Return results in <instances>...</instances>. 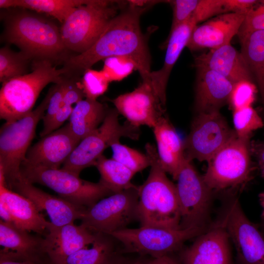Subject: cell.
Here are the masks:
<instances>
[{
    "instance_id": "obj_19",
    "label": "cell",
    "mask_w": 264,
    "mask_h": 264,
    "mask_svg": "<svg viewBox=\"0 0 264 264\" xmlns=\"http://www.w3.org/2000/svg\"><path fill=\"white\" fill-rule=\"evenodd\" d=\"M8 188L31 200L38 210L45 211L51 223L61 226L81 220L87 208L80 207L36 187L22 175Z\"/></svg>"
},
{
    "instance_id": "obj_23",
    "label": "cell",
    "mask_w": 264,
    "mask_h": 264,
    "mask_svg": "<svg viewBox=\"0 0 264 264\" xmlns=\"http://www.w3.org/2000/svg\"><path fill=\"white\" fill-rule=\"evenodd\" d=\"M196 25L197 23L191 16L170 32L163 66L158 70L151 72V86L164 107L166 102V88L170 73L183 49L187 46Z\"/></svg>"
},
{
    "instance_id": "obj_35",
    "label": "cell",
    "mask_w": 264,
    "mask_h": 264,
    "mask_svg": "<svg viewBox=\"0 0 264 264\" xmlns=\"http://www.w3.org/2000/svg\"><path fill=\"white\" fill-rule=\"evenodd\" d=\"M81 82L85 97L97 100L106 91L110 81L102 70L89 68L83 73Z\"/></svg>"
},
{
    "instance_id": "obj_11",
    "label": "cell",
    "mask_w": 264,
    "mask_h": 264,
    "mask_svg": "<svg viewBox=\"0 0 264 264\" xmlns=\"http://www.w3.org/2000/svg\"><path fill=\"white\" fill-rule=\"evenodd\" d=\"M138 188L135 185L111 194L87 208L81 225L93 233L108 235L127 228L137 220Z\"/></svg>"
},
{
    "instance_id": "obj_21",
    "label": "cell",
    "mask_w": 264,
    "mask_h": 264,
    "mask_svg": "<svg viewBox=\"0 0 264 264\" xmlns=\"http://www.w3.org/2000/svg\"><path fill=\"white\" fill-rule=\"evenodd\" d=\"M43 237L33 236L14 223L0 220V259L35 260L46 258L42 249Z\"/></svg>"
},
{
    "instance_id": "obj_1",
    "label": "cell",
    "mask_w": 264,
    "mask_h": 264,
    "mask_svg": "<svg viewBox=\"0 0 264 264\" xmlns=\"http://www.w3.org/2000/svg\"><path fill=\"white\" fill-rule=\"evenodd\" d=\"M128 2V7L111 20L90 48L64 61L67 75L84 73L99 61L110 57H126L135 63L143 82L151 86L150 55L140 26V16L148 6L138 5L133 0Z\"/></svg>"
},
{
    "instance_id": "obj_3",
    "label": "cell",
    "mask_w": 264,
    "mask_h": 264,
    "mask_svg": "<svg viewBox=\"0 0 264 264\" xmlns=\"http://www.w3.org/2000/svg\"><path fill=\"white\" fill-rule=\"evenodd\" d=\"M6 41L17 45L32 59L64 61L66 50L60 28L43 17L25 11L8 15L5 20Z\"/></svg>"
},
{
    "instance_id": "obj_33",
    "label": "cell",
    "mask_w": 264,
    "mask_h": 264,
    "mask_svg": "<svg viewBox=\"0 0 264 264\" xmlns=\"http://www.w3.org/2000/svg\"><path fill=\"white\" fill-rule=\"evenodd\" d=\"M233 122L236 136L250 140L252 132L264 126V122L252 106L233 111Z\"/></svg>"
},
{
    "instance_id": "obj_31",
    "label": "cell",
    "mask_w": 264,
    "mask_h": 264,
    "mask_svg": "<svg viewBox=\"0 0 264 264\" xmlns=\"http://www.w3.org/2000/svg\"><path fill=\"white\" fill-rule=\"evenodd\" d=\"M96 233L92 244L69 256L64 264H108L115 253L114 239L108 234Z\"/></svg>"
},
{
    "instance_id": "obj_6",
    "label": "cell",
    "mask_w": 264,
    "mask_h": 264,
    "mask_svg": "<svg viewBox=\"0 0 264 264\" xmlns=\"http://www.w3.org/2000/svg\"><path fill=\"white\" fill-rule=\"evenodd\" d=\"M51 87L39 106L25 117L5 122L0 130V170L8 187L21 175V167L33 139L36 127L47 109Z\"/></svg>"
},
{
    "instance_id": "obj_40",
    "label": "cell",
    "mask_w": 264,
    "mask_h": 264,
    "mask_svg": "<svg viewBox=\"0 0 264 264\" xmlns=\"http://www.w3.org/2000/svg\"><path fill=\"white\" fill-rule=\"evenodd\" d=\"M173 9V19L170 32L187 21L195 10L198 0L169 1Z\"/></svg>"
},
{
    "instance_id": "obj_7",
    "label": "cell",
    "mask_w": 264,
    "mask_h": 264,
    "mask_svg": "<svg viewBox=\"0 0 264 264\" xmlns=\"http://www.w3.org/2000/svg\"><path fill=\"white\" fill-rule=\"evenodd\" d=\"M250 140L235 135L209 161L203 179L215 191L245 186L252 178Z\"/></svg>"
},
{
    "instance_id": "obj_42",
    "label": "cell",
    "mask_w": 264,
    "mask_h": 264,
    "mask_svg": "<svg viewBox=\"0 0 264 264\" xmlns=\"http://www.w3.org/2000/svg\"><path fill=\"white\" fill-rule=\"evenodd\" d=\"M259 2L256 0H224V12L247 14Z\"/></svg>"
},
{
    "instance_id": "obj_30",
    "label": "cell",
    "mask_w": 264,
    "mask_h": 264,
    "mask_svg": "<svg viewBox=\"0 0 264 264\" xmlns=\"http://www.w3.org/2000/svg\"><path fill=\"white\" fill-rule=\"evenodd\" d=\"M94 166L100 175L99 182L113 194L135 186L131 182L135 174L112 158H108L103 154Z\"/></svg>"
},
{
    "instance_id": "obj_22",
    "label": "cell",
    "mask_w": 264,
    "mask_h": 264,
    "mask_svg": "<svg viewBox=\"0 0 264 264\" xmlns=\"http://www.w3.org/2000/svg\"><path fill=\"white\" fill-rule=\"evenodd\" d=\"M195 107L197 113L220 110L228 102L234 84L220 73L197 66Z\"/></svg>"
},
{
    "instance_id": "obj_32",
    "label": "cell",
    "mask_w": 264,
    "mask_h": 264,
    "mask_svg": "<svg viewBox=\"0 0 264 264\" xmlns=\"http://www.w3.org/2000/svg\"><path fill=\"white\" fill-rule=\"evenodd\" d=\"M32 60L21 51H13L8 46L0 49V82L1 83L27 74L29 62Z\"/></svg>"
},
{
    "instance_id": "obj_46",
    "label": "cell",
    "mask_w": 264,
    "mask_h": 264,
    "mask_svg": "<svg viewBox=\"0 0 264 264\" xmlns=\"http://www.w3.org/2000/svg\"><path fill=\"white\" fill-rule=\"evenodd\" d=\"M144 264H179L169 255H166L158 258H153Z\"/></svg>"
},
{
    "instance_id": "obj_49",
    "label": "cell",
    "mask_w": 264,
    "mask_h": 264,
    "mask_svg": "<svg viewBox=\"0 0 264 264\" xmlns=\"http://www.w3.org/2000/svg\"><path fill=\"white\" fill-rule=\"evenodd\" d=\"M108 264H118V256L114 254Z\"/></svg>"
},
{
    "instance_id": "obj_16",
    "label": "cell",
    "mask_w": 264,
    "mask_h": 264,
    "mask_svg": "<svg viewBox=\"0 0 264 264\" xmlns=\"http://www.w3.org/2000/svg\"><path fill=\"white\" fill-rule=\"evenodd\" d=\"M182 252V264H232L230 240L222 219L207 227Z\"/></svg>"
},
{
    "instance_id": "obj_24",
    "label": "cell",
    "mask_w": 264,
    "mask_h": 264,
    "mask_svg": "<svg viewBox=\"0 0 264 264\" xmlns=\"http://www.w3.org/2000/svg\"><path fill=\"white\" fill-rule=\"evenodd\" d=\"M195 66L215 71L234 84L252 81L251 73L241 53L230 44L199 55L195 59Z\"/></svg>"
},
{
    "instance_id": "obj_41",
    "label": "cell",
    "mask_w": 264,
    "mask_h": 264,
    "mask_svg": "<svg viewBox=\"0 0 264 264\" xmlns=\"http://www.w3.org/2000/svg\"><path fill=\"white\" fill-rule=\"evenodd\" d=\"M223 3L224 0H199L191 16L198 24L213 16L224 14Z\"/></svg>"
},
{
    "instance_id": "obj_43",
    "label": "cell",
    "mask_w": 264,
    "mask_h": 264,
    "mask_svg": "<svg viewBox=\"0 0 264 264\" xmlns=\"http://www.w3.org/2000/svg\"><path fill=\"white\" fill-rule=\"evenodd\" d=\"M250 149L251 155L257 161L258 169H264V140L250 141Z\"/></svg>"
},
{
    "instance_id": "obj_29",
    "label": "cell",
    "mask_w": 264,
    "mask_h": 264,
    "mask_svg": "<svg viewBox=\"0 0 264 264\" xmlns=\"http://www.w3.org/2000/svg\"><path fill=\"white\" fill-rule=\"evenodd\" d=\"M239 39L241 53L255 77L264 104V30L251 32Z\"/></svg>"
},
{
    "instance_id": "obj_2",
    "label": "cell",
    "mask_w": 264,
    "mask_h": 264,
    "mask_svg": "<svg viewBox=\"0 0 264 264\" xmlns=\"http://www.w3.org/2000/svg\"><path fill=\"white\" fill-rule=\"evenodd\" d=\"M151 169L145 181L138 186L137 220L141 226H152L179 229L181 215L176 185L162 168L156 148L145 146Z\"/></svg>"
},
{
    "instance_id": "obj_27",
    "label": "cell",
    "mask_w": 264,
    "mask_h": 264,
    "mask_svg": "<svg viewBox=\"0 0 264 264\" xmlns=\"http://www.w3.org/2000/svg\"><path fill=\"white\" fill-rule=\"evenodd\" d=\"M108 111L97 100H81L75 104L68 119L71 132L81 141L101 125Z\"/></svg>"
},
{
    "instance_id": "obj_5",
    "label": "cell",
    "mask_w": 264,
    "mask_h": 264,
    "mask_svg": "<svg viewBox=\"0 0 264 264\" xmlns=\"http://www.w3.org/2000/svg\"><path fill=\"white\" fill-rule=\"evenodd\" d=\"M121 2L91 0L77 7L62 23V40L66 50L81 54L90 48L117 15Z\"/></svg>"
},
{
    "instance_id": "obj_17",
    "label": "cell",
    "mask_w": 264,
    "mask_h": 264,
    "mask_svg": "<svg viewBox=\"0 0 264 264\" xmlns=\"http://www.w3.org/2000/svg\"><path fill=\"white\" fill-rule=\"evenodd\" d=\"M96 236V233L81 224L71 223L55 226L50 222L43 237V251L53 264H64L69 256L92 244Z\"/></svg>"
},
{
    "instance_id": "obj_50",
    "label": "cell",
    "mask_w": 264,
    "mask_h": 264,
    "mask_svg": "<svg viewBox=\"0 0 264 264\" xmlns=\"http://www.w3.org/2000/svg\"><path fill=\"white\" fill-rule=\"evenodd\" d=\"M46 264H53V263H52L51 262H50V261L47 259V262H46Z\"/></svg>"
},
{
    "instance_id": "obj_20",
    "label": "cell",
    "mask_w": 264,
    "mask_h": 264,
    "mask_svg": "<svg viewBox=\"0 0 264 264\" xmlns=\"http://www.w3.org/2000/svg\"><path fill=\"white\" fill-rule=\"evenodd\" d=\"M246 14L227 13L196 25L186 47L191 51L208 48L214 49L230 44L238 35Z\"/></svg>"
},
{
    "instance_id": "obj_47",
    "label": "cell",
    "mask_w": 264,
    "mask_h": 264,
    "mask_svg": "<svg viewBox=\"0 0 264 264\" xmlns=\"http://www.w3.org/2000/svg\"><path fill=\"white\" fill-rule=\"evenodd\" d=\"M259 199L262 209L260 227L264 234V191L259 195Z\"/></svg>"
},
{
    "instance_id": "obj_37",
    "label": "cell",
    "mask_w": 264,
    "mask_h": 264,
    "mask_svg": "<svg viewBox=\"0 0 264 264\" xmlns=\"http://www.w3.org/2000/svg\"><path fill=\"white\" fill-rule=\"evenodd\" d=\"M256 92V88L252 81H242L235 84L228 102L232 111L252 106Z\"/></svg>"
},
{
    "instance_id": "obj_38",
    "label": "cell",
    "mask_w": 264,
    "mask_h": 264,
    "mask_svg": "<svg viewBox=\"0 0 264 264\" xmlns=\"http://www.w3.org/2000/svg\"><path fill=\"white\" fill-rule=\"evenodd\" d=\"M68 79V77H65L62 82L54 84L52 86V93L47 109L43 118V128L42 131H44L47 128L59 111L67 85Z\"/></svg>"
},
{
    "instance_id": "obj_26",
    "label": "cell",
    "mask_w": 264,
    "mask_h": 264,
    "mask_svg": "<svg viewBox=\"0 0 264 264\" xmlns=\"http://www.w3.org/2000/svg\"><path fill=\"white\" fill-rule=\"evenodd\" d=\"M153 129L161 166L176 180L185 158L184 142L165 115L159 119Z\"/></svg>"
},
{
    "instance_id": "obj_25",
    "label": "cell",
    "mask_w": 264,
    "mask_h": 264,
    "mask_svg": "<svg viewBox=\"0 0 264 264\" xmlns=\"http://www.w3.org/2000/svg\"><path fill=\"white\" fill-rule=\"evenodd\" d=\"M0 199L7 204L17 226L28 232L44 236L50 222L45 220L34 203L27 198L9 189L0 170Z\"/></svg>"
},
{
    "instance_id": "obj_9",
    "label": "cell",
    "mask_w": 264,
    "mask_h": 264,
    "mask_svg": "<svg viewBox=\"0 0 264 264\" xmlns=\"http://www.w3.org/2000/svg\"><path fill=\"white\" fill-rule=\"evenodd\" d=\"M206 227L172 229L152 226L126 228L110 235L120 242L126 252L149 255L153 258L169 255Z\"/></svg>"
},
{
    "instance_id": "obj_4",
    "label": "cell",
    "mask_w": 264,
    "mask_h": 264,
    "mask_svg": "<svg viewBox=\"0 0 264 264\" xmlns=\"http://www.w3.org/2000/svg\"><path fill=\"white\" fill-rule=\"evenodd\" d=\"M32 71L2 83L0 90V117L6 122L19 120L30 113L42 90L49 83H59L67 75L64 67L53 62L36 60Z\"/></svg>"
},
{
    "instance_id": "obj_8",
    "label": "cell",
    "mask_w": 264,
    "mask_h": 264,
    "mask_svg": "<svg viewBox=\"0 0 264 264\" xmlns=\"http://www.w3.org/2000/svg\"><path fill=\"white\" fill-rule=\"evenodd\" d=\"M22 176L30 183L52 189L60 198L80 207L88 208L113 193L99 181L94 183L80 178L62 168L51 169L22 164Z\"/></svg>"
},
{
    "instance_id": "obj_36",
    "label": "cell",
    "mask_w": 264,
    "mask_h": 264,
    "mask_svg": "<svg viewBox=\"0 0 264 264\" xmlns=\"http://www.w3.org/2000/svg\"><path fill=\"white\" fill-rule=\"evenodd\" d=\"M137 69L135 63L126 57L113 56L104 60L102 70L110 82L122 80L134 69Z\"/></svg>"
},
{
    "instance_id": "obj_14",
    "label": "cell",
    "mask_w": 264,
    "mask_h": 264,
    "mask_svg": "<svg viewBox=\"0 0 264 264\" xmlns=\"http://www.w3.org/2000/svg\"><path fill=\"white\" fill-rule=\"evenodd\" d=\"M222 219L239 264H264V234L245 215L238 199L231 203Z\"/></svg>"
},
{
    "instance_id": "obj_13",
    "label": "cell",
    "mask_w": 264,
    "mask_h": 264,
    "mask_svg": "<svg viewBox=\"0 0 264 264\" xmlns=\"http://www.w3.org/2000/svg\"><path fill=\"white\" fill-rule=\"evenodd\" d=\"M235 135L220 110L198 113L184 142L185 156L207 162Z\"/></svg>"
},
{
    "instance_id": "obj_45",
    "label": "cell",
    "mask_w": 264,
    "mask_h": 264,
    "mask_svg": "<svg viewBox=\"0 0 264 264\" xmlns=\"http://www.w3.org/2000/svg\"><path fill=\"white\" fill-rule=\"evenodd\" d=\"M47 258L42 260H10L0 259V264H46Z\"/></svg>"
},
{
    "instance_id": "obj_34",
    "label": "cell",
    "mask_w": 264,
    "mask_h": 264,
    "mask_svg": "<svg viewBox=\"0 0 264 264\" xmlns=\"http://www.w3.org/2000/svg\"><path fill=\"white\" fill-rule=\"evenodd\" d=\"M110 148L112 158L121 163L135 174L150 166V159L146 154L120 143H113Z\"/></svg>"
},
{
    "instance_id": "obj_48",
    "label": "cell",
    "mask_w": 264,
    "mask_h": 264,
    "mask_svg": "<svg viewBox=\"0 0 264 264\" xmlns=\"http://www.w3.org/2000/svg\"><path fill=\"white\" fill-rule=\"evenodd\" d=\"M145 263L140 261H128L123 258L118 256V264H144Z\"/></svg>"
},
{
    "instance_id": "obj_10",
    "label": "cell",
    "mask_w": 264,
    "mask_h": 264,
    "mask_svg": "<svg viewBox=\"0 0 264 264\" xmlns=\"http://www.w3.org/2000/svg\"><path fill=\"white\" fill-rule=\"evenodd\" d=\"M137 128L129 123L121 125L117 110H108L101 125L80 141L61 168L79 176L83 170L94 166L106 149L121 137L138 139Z\"/></svg>"
},
{
    "instance_id": "obj_15",
    "label": "cell",
    "mask_w": 264,
    "mask_h": 264,
    "mask_svg": "<svg viewBox=\"0 0 264 264\" xmlns=\"http://www.w3.org/2000/svg\"><path fill=\"white\" fill-rule=\"evenodd\" d=\"M116 110L132 126H146L152 129L164 115L161 105L151 86L143 82L133 90L111 100Z\"/></svg>"
},
{
    "instance_id": "obj_39",
    "label": "cell",
    "mask_w": 264,
    "mask_h": 264,
    "mask_svg": "<svg viewBox=\"0 0 264 264\" xmlns=\"http://www.w3.org/2000/svg\"><path fill=\"white\" fill-rule=\"evenodd\" d=\"M260 30H264V0L261 1L260 4L256 5L246 15L238 35L240 38L247 33Z\"/></svg>"
},
{
    "instance_id": "obj_28",
    "label": "cell",
    "mask_w": 264,
    "mask_h": 264,
    "mask_svg": "<svg viewBox=\"0 0 264 264\" xmlns=\"http://www.w3.org/2000/svg\"><path fill=\"white\" fill-rule=\"evenodd\" d=\"M91 1V0H0V7H20L45 13L62 23L77 7Z\"/></svg>"
},
{
    "instance_id": "obj_44",
    "label": "cell",
    "mask_w": 264,
    "mask_h": 264,
    "mask_svg": "<svg viewBox=\"0 0 264 264\" xmlns=\"http://www.w3.org/2000/svg\"><path fill=\"white\" fill-rule=\"evenodd\" d=\"M0 220L3 221L14 223L13 217L7 204L1 199H0Z\"/></svg>"
},
{
    "instance_id": "obj_18",
    "label": "cell",
    "mask_w": 264,
    "mask_h": 264,
    "mask_svg": "<svg viewBox=\"0 0 264 264\" xmlns=\"http://www.w3.org/2000/svg\"><path fill=\"white\" fill-rule=\"evenodd\" d=\"M80 142L71 132L68 123L42 137L30 147L22 164L59 169Z\"/></svg>"
},
{
    "instance_id": "obj_12",
    "label": "cell",
    "mask_w": 264,
    "mask_h": 264,
    "mask_svg": "<svg viewBox=\"0 0 264 264\" xmlns=\"http://www.w3.org/2000/svg\"><path fill=\"white\" fill-rule=\"evenodd\" d=\"M181 220L180 227H206L213 191L192 161L186 158L176 180Z\"/></svg>"
}]
</instances>
